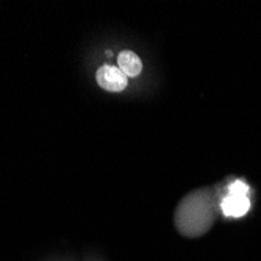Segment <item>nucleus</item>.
I'll use <instances>...</instances> for the list:
<instances>
[{"label": "nucleus", "instance_id": "nucleus-2", "mask_svg": "<svg viewBox=\"0 0 261 261\" xmlns=\"http://www.w3.org/2000/svg\"><path fill=\"white\" fill-rule=\"evenodd\" d=\"M221 210L225 216L230 218H241L246 213L250 210V199L249 196H234V194H228L222 203H221Z\"/></svg>", "mask_w": 261, "mask_h": 261}, {"label": "nucleus", "instance_id": "nucleus-3", "mask_svg": "<svg viewBox=\"0 0 261 261\" xmlns=\"http://www.w3.org/2000/svg\"><path fill=\"white\" fill-rule=\"evenodd\" d=\"M117 67H119L127 77H138L142 70V61L141 58L130 50H124L117 57Z\"/></svg>", "mask_w": 261, "mask_h": 261}, {"label": "nucleus", "instance_id": "nucleus-1", "mask_svg": "<svg viewBox=\"0 0 261 261\" xmlns=\"http://www.w3.org/2000/svg\"><path fill=\"white\" fill-rule=\"evenodd\" d=\"M96 79H97L99 86L110 92H121L128 85V77L122 72V70L119 67L108 66V64L99 67Z\"/></svg>", "mask_w": 261, "mask_h": 261}, {"label": "nucleus", "instance_id": "nucleus-4", "mask_svg": "<svg viewBox=\"0 0 261 261\" xmlns=\"http://www.w3.org/2000/svg\"><path fill=\"white\" fill-rule=\"evenodd\" d=\"M228 194H234V196H249V186L241 181L236 180L228 186Z\"/></svg>", "mask_w": 261, "mask_h": 261}]
</instances>
